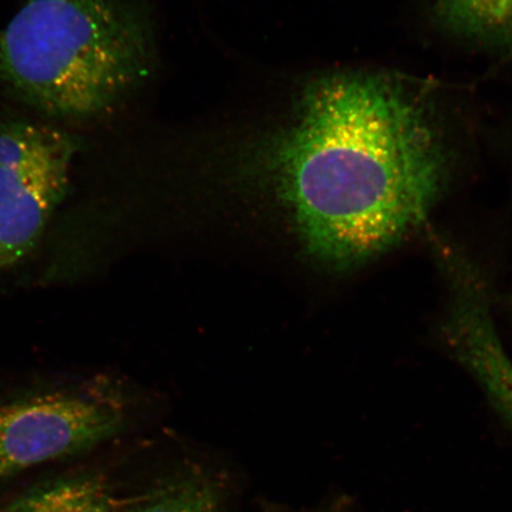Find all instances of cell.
Masks as SVG:
<instances>
[{"instance_id":"cell-8","label":"cell","mask_w":512,"mask_h":512,"mask_svg":"<svg viewBox=\"0 0 512 512\" xmlns=\"http://www.w3.org/2000/svg\"><path fill=\"white\" fill-rule=\"evenodd\" d=\"M492 401L501 412L505 419L512 426V371L505 374L501 380L496 383L494 393H492Z\"/></svg>"},{"instance_id":"cell-5","label":"cell","mask_w":512,"mask_h":512,"mask_svg":"<svg viewBox=\"0 0 512 512\" xmlns=\"http://www.w3.org/2000/svg\"><path fill=\"white\" fill-rule=\"evenodd\" d=\"M226 490L201 465H181L138 496L120 502V512H224Z\"/></svg>"},{"instance_id":"cell-6","label":"cell","mask_w":512,"mask_h":512,"mask_svg":"<svg viewBox=\"0 0 512 512\" xmlns=\"http://www.w3.org/2000/svg\"><path fill=\"white\" fill-rule=\"evenodd\" d=\"M2 512H120V502L104 479L82 475L36 486Z\"/></svg>"},{"instance_id":"cell-2","label":"cell","mask_w":512,"mask_h":512,"mask_svg":"<svg viewBox=\"0 0 512 512\" xmlns=\"http://www.w3.org/2000/svg\"><path fill=\"white\" fill-rule=\"evenodd\" d=\"M151 48L132 0H29L0 29V88L51 118H99L142 85Z\"/></svg>"},{"instance_id":"cell-7","label":"cell","mask_w":512,"mask_h":512,"mask_svg":"<svg viewBox=\"0 0 512 512\" xmlns=\"http://www.w3.org/2000/svg\"><path fill=\"white\" fill-rule=\"evenodd\" d=\"M448 23L466 34L504 41L512 37V0H438Z\"/></svg>"},{"instance_id":"cell-4","label":"cell","mask_w":512,"mask_h":512,"mask_svg":"<svg viewBox=\"0 0 512 512\" xmlns=\"http://www.w3.org/2000/svg\"><path fill=\"white\" fill-rule=\"evenodd\" d=\"M80 139L0 112V273L32 252L69 188Z\"/></svg>"},{"instance_id":"cell-9","label":"cell","mask_w":512,"mask_h":512,"mask_svg":"<svg viewBox=\"0 0 512 512\" xmlns=\"http://www.w3.org/2000/svg\"><path fill=\"white\" fill-rule=\"evenodd\" d=\"M315 512H343L341 504H329Z\"/></svg>"},{"instance_id":"cell-3","label":"cell","mask_w":512,"mask_h":512,"mask_svg":"<svg viewBox=\"0 0 512 512\" xmlns=\"http://www.w3.org/2000/svg\"><path fill=\"white\" fill-rule=\"evenodd\" d=\"M126 396L101 377L0 403V478L74 456L125 426Z\"/></svg>"},{"instance_id":"cell-1","label":"cell","mask_w":512,"mask_h":512,"mask_svg":"<svg viewBox=\"0 0 512 512\" xmlns=\"http://www.w3.org/2000/svg\"><path fill=\"white\" fill-rule=\"evenodd\" d=\"M274 162L305 251L336 271L366 264L418 228L445 177L418 101L370 75L313 86Z\"/></svg>"}]
</instances>
